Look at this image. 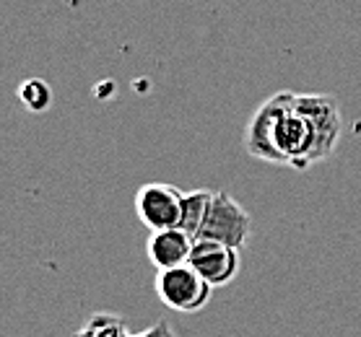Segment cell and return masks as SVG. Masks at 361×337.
Instances as JSON below:
<instances>
[{"instance_id":"obj_1","label":"cell","mask_w":361,"mask_h":337,"mask_svg":"<svg viewBox=\"0 0 361 337\" xmlns=\"http://www.w3.org/2000/svg\"><path fill=\"white\" fill-rule=\"evenodd\" d=\"M314 130L294 91H279L255 109L245 127V151L257 161L304 172L314 166Z\"/></svg>"},{"instance_id":"obj_2","label":"cell","mask_w":361,"mask_h":337,"mask_svg":"<svg viewBox=\"0 0 361 337\" xmlns=\"http://www.w3.org/2000/svg\"><path fill=\"white\" fill-rule=\"evenodd\" d=\"M157 296L159 301L180 314H197L211 304L214 296V286L192 267V265H182L172 270L157 272Z\"/></svg>"},{"instance_id":"obj_3","label":"cell","mask_w":361,"mask_h":337,"mask_svg":"<svg viewBox=\"0 0 361 337\" xmlns=\"http://www.w3.org/2000/svg\"><path fill=\"white\" fill-rule=\"evenodd\" d=\"M252 234V218L229 192H214L208 215L197 231L195 241H216L231 249H245Z\"/></svg>"},{"instance_id":"obj_4","label":"cell","mask_w":361,"mask_h":337,"mask_svg":"<svg viewBox=\"0 0 361 337\" xmlns=\"http://www.w3.org/2000/svg\"><path fill=\"white\" fill-rule=\"evenodd\" d=\"M185 192L166 182H148L135 192V215L148 231L180 229Z\"/></svg>"},{"instance_id":"obj_5","label":"cell","mask_w":361,"mask_h":337,"mask_svg":"<svg viewBox=\"0 0 361 337\" xmlns=\"http://www.w3.org/2000/svg\"><path fill=\"white\" fill-rule=\"evenodd\" d=\"M296 107L302 109L314 130V164L330 158L341 140V107L330 94H296Z\"/></svg>"},{"instance_id":"obj_6","label":"cell","mask_w":361,"mask_h":337,"mask_svg":"<svg viewBox=\"0 0 361 337\" xmlns=\"http://www.w3.org/2000/svg\"><path fill=\"white\" fill-rule=\"evenodd\" d=\"M190 265L214 288H224L239 275L242 260H239V249L224 247L216 241H195Z\"/></svg>"},{"instance_id":"obj_7","label":"cell","mask_w":361,"mask_h":337,"mask_svg":"<svg viewBox=\"0 0 361 337\" xmlns=\"http://www.w3.org/2000/svg\"><path fill=\"white\" fill-rule=\"evenodd\" d=\"M195 249V239L185 234L182 229H166V231H151L146 244V255L157 270H172L190 265Z\"/></svg>"},{"instance_id":"obj_8","label":"cell","mask_w":361,"mask_h":337,"mask_svg":"<svg viewBox=\"0 0 361 337\" xmlns=\"http://www.w3.org/2000/svg\"><path fill=\"white\" fill-rule=\"evenodd\" d=\"M211 200H214V189H192V192H185L180 229L185 234H190L192 239L197 236V231L203 226L208 208H211Z\"/></svg>"},{"instance_id":"obj_9","label":"cell","mask_w":361,"mask_h":337,"mask_svg":"<svg viewBox=\"0 0 361 337\" xmlns=\"http://www.w3.org/2000/svg\"><path fill=\"white\" fill-rule=\"evenodd\" d=\"M73 337H133V335L128 332V324H125L123 317L97 312L83 322V327Z\"/></svg>"},{"instance_id":"obj_10","label":"cell","mask_w":361,"mask_h":337,"mask_svg":"<svg viewBox=\"0 0 361 337\" xmlns=\"http://www.w3.org/2000/svg\"><path fill=\"white\" fill-rule=\"evenodd\" d=\"M18 99L29 112H44L52 104V91L42 78H29L18 86Z\"/></svg>"},{"instance_id":"obj_11","label":"cell","mask_w":361,"mask_h":337,"mask_svg":"<svg viewBox=\"0 0 361 337\" xmlns=\"http://www.w3.org/2000/svg\"><path fill=\"white\" fill-rule=\"evenodd\" d=\"M133 337H177V335H174V329L169 322L159 319L157 324H151L148 329H143V332H138V335H133Z\"/></svg>"}]
</instances>
